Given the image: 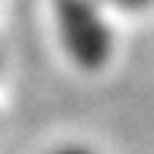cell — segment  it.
I'll use <instances>...</instances> for the list:
<instances>
[{
  "instance_id": "obj_2",
  "label": "cell",
  "mask_w": 154,
  "mask_h": 154,
  "mask_svg": "<svg viewBox=\"0 0 154 154\" xmlns=\"http://www.w3.org/2000/svg\"><path fill=\"white\" fill-rule=\"evenodd\" d=\"M57 154H92L89 149H81V146H68V149H60Z\"/></svg>"
},
{
  "instance_id": "obj_1",
  "label": "cell",
  "mask_w": 154,
  "mask_h": 154,
  "mask_svg": "<svg viewBox=\"0 0 154 154\" xmlns=\"http://www.w3.org/2000/svg\"><path fill=\"white\" fill-rule=\"evenodd\" d=\"M114 3H119L122 8H138V5H143V3H149V0H114Z\"/></svg>"
}]
</instances>
